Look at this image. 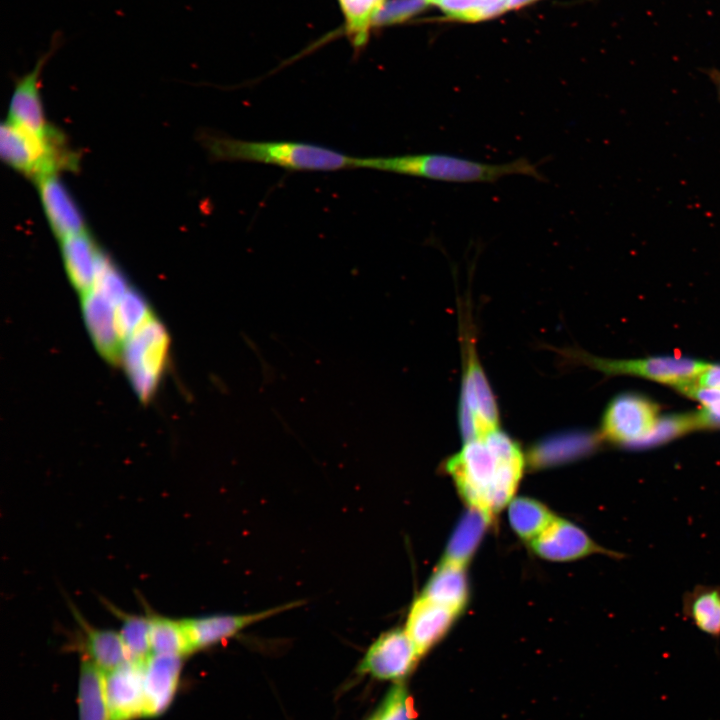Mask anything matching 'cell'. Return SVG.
I'll return each instance as SVG.
<instances>
[{
    "instance_id": "obj_1",
    "label": "cell",
    "mask_w": 720,
    "mask_h": 720,
    "mask_svg": "<svg viewBox=\"0 0 720 720\" xmlns=\"http://www.w3.org/2000/svg\"><path fill=\"white\" fill-rule=\"evenodd\" d=\"M523 467L519 445L499 429L465 441L463 448L446 463L447 472L466 503L491 521L511 501Z\"/></svg>"
},
{
    "instance_id": "obj_2",
    "label": "cell",
    "mask_w": 720,
    "mask_h": 720,
    "mask_svg": "<svg viewBox=\"0 0 720 720\" xmlns=\"http://www.w3.org/2000/svg\"><path fill=\"white\" fill-rule=\"evenodd\" d=\"M358 168L455 183H494L511 175L545 181L538 164L524 157L505 163H487L445 153H420L360 157Z\"/></svg>"
},
{
    "instance_id": "obj_3",
    "label": "cell",
    "mask_w": 720,
    "mask_h": 720,
    "mask_svg": "<svg viewBox=\"0 0 720 720\" xmlns=\"http://www.w3.org/2000/svg\"><path fill=\"white\" fill-rule=\"evenodd\" d=\"M202 143L217 161L254 162L290 171H339L358 168L359 157L300 141H251L205 134Z\"/></svg>"
},
{
    "instance_id": "obj_4",
    "label": "cell",
    "mask_w": 720,
    "mask_h": 720,
    "mask_svg": "<svg viewBox=\"0 0 720 720\" xmlns=\"http://www.w3.org/2000/svg\"><path fill=\"white\" fill-rule=\"evenodd\" d=\"M0 156L10 167L36 182L59 170L77 168L78 162L57 130L40 135L9 119L0 128Z\"/></svg>"
},
{
    "instance_id": "obj_5",
    "label": "cell",
    "mask_w": 720,
    "mask_h": 720,
    "mask_svg": "<svg viewBox=\"0 0 720 720\" xmlns=\"http://www.w3.org/2000/svg\"><path fill=\"white\" fill-rule=\"evenodd\" d=\"M169 335L153 315L124 342L122 362L130 383L143 402L153 397L168 361Z\"/></svg>"
},
{
    "instance_id": "obj_6",
    "label": "cell",
    "mask_w": 720,
    "mask_h": 720,
    "mask_svg": "<svg viewBox=\"0 0 720 720\" xmlns=\"http://www.w3.org/2000/svg\"><path fill=\"white\" fill-rule=\"evenodd\" d=\"M472 344L469 342L466 348L459 405V425L465 441L493 432L499 424L496 400Z\"/></svg>"
},
{
    "instance_id": "obj_7",
    "label": "cell",
    "mask_w": 720,
    "mask_h": 720,
    "mask_svg": "<svg viewBox=\"0 0 720 720\" xmlns=\"http://www.w3.org/2000/svg\"><path fill=\"white\" fill-rule=\"evenodd\" d=\"M658 419L655 403L638 394L623 393L608 404L601 433L612 443L633 448L653 431Z\"/></svg>"
},
{
    "instance_id": "obj_8",
    "label": "cell",
    "mask_w": 720,
    "mask_h": 720,
    "mask_svg": "<svg viewBox=\"0 0 720 720\" xmlns=\"http://www.w3.org/2000/svg\"><path fill=\"white\" fill-rule=\"evenodd\" d=\"M580 359L609 375H632L647 378L674 388L695 379L710 364L689 358L654 356L636 360H607L580 355Z\"/></svg>"
},
{
    "instance_id": "obj_9",
    "label": "cell",
    "mask_w": 720,
    "mask_h": 720,
    "mask_svg": "<svg viewBox=\"0 0 720 720\" xmlns=\"http://www.w3.org/2000/svg\"><path fill=\"white\" fill-rule=\"evenodd\" d=\"M419 658L405 629H392L382 633L368 648L359 672L380 680H401L412 671Z\"/></svg>"
},
{
    "instance_id": "obj_10",
    "label": "cell",
    "mask_w": 720,
    "mask_h": 720,
    "mask_svg": "<svg viewBox=\"0 0 720 720\" xmlns=\"http://www.w3.org/2000/svg\"><path fill=\"white\" fill-rule=\"evenodd\" d=\"M530 545L540 557L551 561H570L600 553L614 558L624 555L607 550L575 524L555 517Z\"/></svg>"
},
{
    "instance_id": "obj_11",
    "label": "cell",
    "mask_w": 720,
    "mask_h": 720,
    "mask_svg": "<svg viewBox=\"0 0 720 720\" xmlns=\"http://www.w3.org/2000/svg\"><path fill=\"white\" fill-rule=\"evenodd\" d=\"M59 38L53 39L50 49L41 55L28 73L18 78L11 95L8 119L40 135H48L54 128L46 122L40 93L43 68L58 48Z\"/></svg>"
},
{
    "instance_id": "obj_12",
    "label": "cell",
    "mask_w": 720,
    "mask_h": 720,
    "mask_svg": "<svg viewBox=\"0 0 720 720\" xmlns=\"http://www.w3.org/2000/svg\"><path fill=\"white\" fill-rule=\"evenodd\" d=\"M145 661L128 660L121 666L104 673L105 697L110 720H133L142 717Z\"/></svg>"
},
{
    "instance_id": "obj_13",
    "label": "cell",
    "mask_w": 720,
    "mask_h": 720,
    "mask_svg": "<svg viewBox=\"0 0 720 720\" xmlns=\"http://www.w3.org/2000/svg\"><path fill=\"white\" fill-rule=\"evenodd\" d=\"M302 602H291L249 614H216L184 619L192 652L211 647L238 634L246 627L294 608Z\"/></svg>"
},
{
    "instance_id": "obj_14",
    "label": "cell",
    "mask_w": 720,
    "mask_h": 720,
    "mask_svg": "<svg viewBox=\"0 0 720 720\" xmlns=\"http://www.w3.org/2000/svg\"><path fill=\"white\" fill-rule=\"evenodd\" d=\"M182 656L151 654L144 663L142 717L164 712L172 702L183 666Z\"/></svg>"
},
{
    "instance_id": "obj_15",
    "label": "cell",
    "mask_w": 720,
    "mask_h": 720,
    "mask_svg": "<svg viewBox=\"0 0 720 720\" xmlns=\"http://www.w3.org/2000/svg\"><path fill=\"white\" fill-rule=\"evenodd\" d=\"M36 183L48 223L59 240L86 231L79 208L57 174Z\"/></svg>"
},
{
    "instance_id": "obj_16",
    "label": "cell",
    "mask_w": 720,
    "mask_h": 720,
    "mask_svg": "<svg viewBox=\"0 0 720 720\" xmlns=\"http://www.w3.org/2000/svg\"><path fill=\"white\" fill-rule=\"evenodd\" d=\"M458 614L422 595L413 602L404 629L420 657L447 633Z\"/></svg>"
},
{
    "instance_id": "obj_17",
    "label": "cell",
    "mask_w": 720,
    "mask_h": 720,
    "mask_svg": "<svg viewBox=\"0 0 720 720\" xmlns=\"http://www.w3.org/2000/svg\"><path fill=\"white\" fill-rule=\"evenodd\" d=\"M71 609L80 627V640L76 647L81 655L89 658L103 673L131 660L119 632L96 628L74 606Z\"/></svg>"
},
{
    "instance_id": "obj_18",
    "label": "cell",
    "mask_w": 720,
    "mask_h": 720,
    "mask_svg": "<svg viewBox=\"0 0 720 720\" xmlns=\"http://www.w3.org/2000/svg\"><path fill=\"white\" fill-rule=\"evenodd\" d=\"M81 306L97 351L112 363L120 361L122 342L115 328V306L90 290L81 295Z\"/></svg>"
},
{
    "instance_id": "obj_19",
    "label": "cell",
    "mask_w": 720,
    "mask_h": 720,
    "mask_svg": "<svg viewBox=\"0 0 720 720\" xmlns=\"http://www.w3.org/2000/svg\"><path fill=\"white\" fill-rule=\"evenodd\" d=\"M60 243L66 273L82 295L92 287L101 250L87 231L64 238Z\"/></svg>"
},
{
    "instance_id": "obj_20",
    "label": "cell",
    "mask_w": 720,
    "mask_h": 720,
    "mask_svg": "<svg viewBox=\"0 0 720 720\" xmlns=\"http://www.w3.org/2000/svg\"><path fill=\"white\" fill-rule=\"evenodd\" d=\"M465 566L443 560L427 582L422 596L460 613L468 599Z\"/></svg>"
},
{
    "instance_id": "obj_21",
    "label": "cell",
    "mask_w": 720,
    "mask_h": 720,
    "mask_svg": "<svg viewBox=\"0 0 720 720\" xmlns=\"http://www.w3.org/2000/svg\"><path fill=\"white\" fill-rule=\"evenodd\" d=\"M682 614L701 632L720 639V586L696 585L682 597Z\"/></svg>"
},
{
    "instance_id": "obj_22",
    "label": "cell",
    "mask_w": 720,
    "mask_h": 720,
    "mask_svg": "<svg viewBox=\"0 0 720 720\" xmlns=\"http://www.w3.org/2000/svg\"><path fill=\"white\" fill-rule=\"evenodd\" d=\"M79 720H110L104 689V673L81 655L78 689Z\"/></svg>"
},
{
    "instance_id": "obj_23",
    "label": "cell",
    "mask_w": 720,
    "mask_h": 720,
    "mask_svg": "<svg viewBox=\"0 0 720 720\" xmlns=\"http://www.w3.org/2000/svg\"><path fill=\"white\" fill-rule=\"evenodd\" d=\"M447 19L462 23H479L514 10L513 0H426Z\"/></svg>"
},
{
    "instance_id": "obj_24",
    "label": "cell",
    "mask_w": 720,
    "mask_h": 720,
    "mask_svg": "<svg viewBox=\"0 0 720 720\" xmlns=\"http://www.w3.org/2000/svg\"><path fill=\"white\" fill-rule=\"evenodd\" d=\"M151 654L185 657L192 652L184 619L149 612Z\"/></svg>"
},
{
    "instance_id": "obj_25",
    "label": "cell",
    "mask_w": 720,
    "mask_h": 720,
    "mask_svg": "<svg viewBox=\"0 0 720 720\" xmlns=\"http://www.w3.org/2000/svg\"><path fill=\"white\" fill-rule=\"evenodd\" d=\"M490 521L482 512L470 508L449 541L444 560L465 566Z\"/></svg>"
},
{
    "instance_id": "obj_26",
    "label": "cell",
    "mask_w": 720,
    "mask_h": 720,
    "mask_svg": "<svg viewBox=\"0 0 720 720\" xmlns=\"http://www.w3.org/2000/svg\"><path fill=\"white\" fill-rule=\"evenodd\" d=\"M508 518L512 529L529 542L537 537L555 518L542 503L527 497L509 502Z\"/></svg>"
},
{
    "instance_id": "obj_27",
    "label": "cell",
    "mask_w": 720,
    "mask_h": 720,
    "mask_svg": "<svg viewBox=\"0 0 720 720\" xmlns=\"http://www.w3.org/2000/svg\"><path fill=\"white\" fill-rule=\"evenodd\" d=\"M106 607L120 620V635L131 660L145 661L151 655L150 617L124 612L111 603Z\"/></svg>"
},
{
    "instance_id": "obj_28",
    "label": "cell",
    "mask_w": 720,
    "mask_h": 720,
    "mask_svg": "<svg viewBox=\"0 0 720 720\" xmlns=\"http://www.w3.org/2000/svg\"><path fill=\"white\" fill-rule=\"evenodd\" d=\"M345 18V28L353 46L361 48L368 39L370 27L386 0H338Z\"/></svg>"
},
{
    "instance_id": "obj_29",
    "label": "cell",
    "mask_w": 720,
    "mask_h": 720,
    "mask_svg": "<svg viewBox=\"0 0 720 720\" xmlns=\"http://www.w3.org/2000/svg\"><path fill=\"white\" fill-rule=\"evenodd\" d=\"M710 428L702 410L659 418L653 431L633 448L659 445L694 430Z\"/></svg>"
},
{
    "instance_id": "obj_30",
    "label": "cell",
    "mask_w": 720,
    "mask_h": 720,
    "mask_svg": "<svg viewBox=\"0 0 720 720\" xmlns=\"http://www.w3.org/2000/svg\"><path fill=\"white\" fill-rule=\"evenodd\" d=\"M151 316L153 313L144 297L130 287L114 308L115 328L122 345Z\"/></svg>"
},
{
    "instance_id": "obj_31",
    "label": "cell",
    "mask_w": 720,
    "mask_h": 720,
    "mask_svg": "<svg viewBox=\"0 0 720 720\" xmlns=\"http://www.w3.org/2000/svg\"><path fill=\"white\" fill-rule=\"evenodd\" d=\"M129 289V284L124 275L111 259L101 251L90 291L116 306Z\"/></svg>"
},
{
    "instance_id": "obj_32",
    "label": "cell",
    "mask_w": 720,
    "mask_h": 720,
    "mask_svg": "<svg viewBox=\"0 0 720 720\" xmlns=\"http://www.w3.org/2000/svg\"><path fill=\"white\" fill-rule=\"evenodd\" d=\"M375 713L377 720H414L406 687L402 683L394 685Z\"/></svg>"
},
{
    "instance_id": "obj_33",
    "label": "cell",
    "mask_w": 720,
    "mask_h": 720,
    "mask_svg": "<svg viewBox=\"0 0 720 720\" xmlns=\"http://www.w3.org/2000/svg\"><path fill=\"white\" fill-rule=\"evenodd\" d=\"M427 6L429 5L426 0H386L373 25H389L403 22Z\"/></svg>"
},
{
    "instance_id": "obj_34",
    "label": "cell",
    "mask_w": 720,
    "mask_h": 720,
    "mask_svg": "<svg viewBox=\"0 0 720 720\" xmlns=\"http://www.w3.org/2000/svg\"><path fill=\"white\" fill-rule=\"evenodd\" d=\"M693 381L700 387L720 389V365L710 364Z\"/></svg>"
},
{
    "instance_id": "obj_35",
    "label": "cell",
    "mask_w": 720,
    "mask_h": 720,
    "mask_svg": "<svg viewBox=\"0 0 720 720\" xmlns=\"http://www.w3.org/2000/svg\"><path fill=\"white\" fill-rule=\"evenodd\" d=\"M708 74L717 88L718 98L720 101V72L717 70H709Z\"/></svg>"
},
{
    "instance_id": "obj_36",
    "label": "cell",
    "mask_w": 720,
    "mask_h": 720,
    "mask_svg": "<svg viewBox=\"0 0 720 720\" xmlns=\"http://www.w3.org/2000/svg\"><path fill=\"white\" fill-rule=\"evenodd\" d=\"M539 0H513L514 10L523 8Z\"/></svg>"
},
{
    "instance_id": "obj_37",
    "label": "cell",
    "mask_w": 720,
    "mask_h": 720,
    "mask_svg": "<svg viewBox=\"0 0 720 720\" xmlns=\"http://www.w3.org/2000/svg\"><path fill=\"white\" fill-rule=\"evenodd\" d=\"M369 720H377L376 713H374Z\"/></svg>"
}]
</instances>
